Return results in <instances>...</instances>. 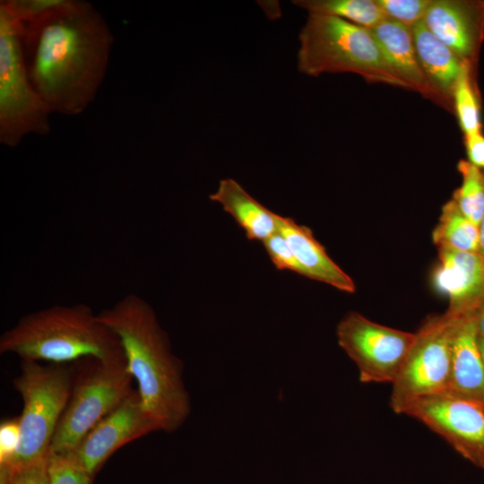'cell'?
I'll use <instances>...</instances> for the list:
<instances>
[{
  "instance_id": "obj_5",
  "label": "cell",
  "mask_w": 484,
  "mask_h": 484,
  "mask_svg": "<svg viewBox=\"0 0 484 484\" xmlns=\"http://www.w3.org/2000/svg\"><path fill=\"white\" fill-rule=\"evenodd\" d=\"M72 368L70 397L53 436L49 454L71 453L98 422L134 390L126 363L89 357L75 361Z\"/></svg>"
},
{
  "instance_id": "obj_29",
  "label": "cell",
  "mask_w": 484,
  "mask_h": 484,
  "mask_svg": "<svg viewBox=\"0 0 484 484\" xmlns=\"http://www.w3.org/2000/svg\"><path fill=\"white\" fill-rule=\"evenodd\" d=\"M475 323L478 334L484 338V303L475 312Z\"/></svg>"
},
{
  "instance_id": "obj_14",
  "label": "cell",
  "mask_w": 484,
  "mask_h": 484,
  "mask_svg": "<svg viewBox=\"0 0 484 484\" xmlns=\"http://www.w3.org/2000/svg\"><path fill=\"white\" fill-rule=\"evenodd\" d=\"M480 18L479 10L471 3L433 0L423 21L440 41L466 61L480 39Z\"/></svg>"
},
{
  "instance_id": "obj_25",
  "label": "cell",
  "mask_w": 484,
  "mask_h": 484,
  "mask_svg": "<svg viewBox=\"0 0 484 484\" xmlns=\"http://www.w3.org/2000/svg\"><path fill=\"white\" fill-rule=\"evenodd\" d=\"M47 458L19 465L0 466V484H49Z\"/></svg>"
},
{
  "instance_id": "obj_30",
  "label": "cell",
  "mask_w": 484,
  "mask_h": 484,
  "mask_svg": "<svg viewBox=\"0 0 484 484\" xmlns=\"http://www.w3.org/2000/svg\"><path fill=\"white\" fill-rule=\"evenodd\" d=\"M479 228V253L484 258V213L478 225Z\"/></svg>"
},
{
  "instance_id": "obj_15",
  "label": "cell",
  "mask_w": 484,
  "mask_h": 484,
  "mask_svg": "<svg viewBox=\"0 0 484 484\" xmlns=\"http://www.w3.org/2000/svg\"><path fill=\"white\" fill-rule=\"evenodd\" d=\"M370 31L386 64L406 89L438 99L419 64L411 28L386 18Z\"/></svg>"
},
{
  "instance_id": "obj_26",
  "label": "cell",
  "mask_w": 484,
  "mask_h": 484,
  "mask_svg": "<svg viewBox=\"0 0 484 484\" xmlns=\"http://www.w3.org/2000/svg\"><path fill=\"white\" fill-rule=\"evenodd\" d=\"M264 245L278 270H288L300 274L299 264L286 238L279 231L267 238Z\"/></svg>"
},
{
  "instance_id": "obj_28",
  "label": "cell",
  "mask_w": 484,
  "mask_h": 484,
  "mask_svg": "<svg viewBox=\"0 0 484 484\" xmlns=\"http://www.w3.org/2000/svg\"><path fill=\"white\" fill-rule=\"evenodd\" d=\"M465 137L468 161L478 169H484V136L480 133Z\"/></svg>"
},
{
  "instance_id": "obj_21",
  "label": "cell",
  "mask_w": 484,
  "mask_h": 484,
  "mask_svg": "<svg viewBox=\"0 0 484 484\" xmlns=\"http://www.w3.org/2000/svg\"><path fill=\"white\" fill-rule=\"evenodd\" d=\"M458 169L462 182L453 200L465 217L479 225L484 213V175L480 169L465 160L459 162Z\"/></svg>"
},
{
  "instance_id": "obj_10",
  "label": "cell",
  "mask_w": 484,
  "mask_h": 484,
  "mask_svg": "<svg viewBox=\"0 0 484 484\" xmlns=\"http://www.w3.org/2000/svg\"><path fill=\"white\" fill-rule=\"evenodd\" d=\"M404 415L428 427L484 470V403L444 393L417 401Z\"/></svg>"
},
{
  "instance_id": "obj_3",
  "label": "cell",
  "mask_w": 484,
  "mask_h": 484,
  "mask_svg": "<svg viewBox=\"0 0 484 484\" xmlns=\"http://www.w3.org/2000/svg\"><path fill=\"white\" fill-rule=\"evenodd\" d=\"M0 352L66 364L84 358L126 363L119 338L85 304L55 305L22 316L0 337Z\"/></svg>"
},
{
  "instance_id": "obj_1",
  "label": "cell",
  "mask_w": 484,
  "mask_h": 484,
  "mask_svg": "<svg viewBox=\"0 0 484 484\" xmlns=\"http://www.w3.org/2000/svg\"><path fill=\"white\" fill-rule=\"evenodd\" d=\"M25 67L50 114L78 116L94 101L114 42L105 18L84 0H56L21 22Z\"/></svg>"
},
{
  "instance_id": "obj_9",
  "label": "cell",
  "mask_w": 484,
  "mask_h": 484,
  "mask_svg": "<svg viewBox=\"0 0 484 484\" xmlns=\"http://www.w3.org/2000/svg\"><path fill=\"white\" fill-rule=\"evenodd\" d=\"M338 343L356 365L362 383L396 378L415 333L373 322L357 312L347 314L336 329Z\"/></svg>"
},
{
  "instance_id": "obj_18",
  "label": "cell",
  "mask_w": 484,
  "mask_h": 484,
  "mask_svg": "<svg viewBox=\"0 0 484 484\" xmlns=\"http://www.w3.org/2000/svg\"><path fill=\"white\" fill-rule=\"evenodd\" d=\"M210 199L222 205L250 240L264 243L278 231L280 215L264 207L232 178L220 180Z\"/></svg>"
},
{
  "instance_id": "obj_22",
  "label": "cell",
  "mask_w": 484,
  "mask_h": 484,
  "mask_svg": "<svg viewBox=\"0 0 484 484\" xmlns=\"http://www.w3.org/2000/svg\"><path fill=\"white\" fill-rule=\"evenodd\" d=\"M453 99L465 136L481 133L480 108L471 83L468 66L456 82Z\"/></svg>"
},
{
  "instance_id": "obj_17",
  "label": "cell",
  "mask_w": 484,
  "mask_h": 484,
  "mask_svg": "<svg viewBox=\"0 0 484 484\" xmlns=\"http://www.w3.org/2000/svg\"><path fill=\"white\" fill-rule=\"evenodd\" d=\"M413 41L422 70L438 99L453 98L454 87L468 66L450 48L440 41L424 21L412 28Z\"/></svg>"
},
{
  "instance_id": "obj_6",
  "label": "cell",
  "mask_w": 484,
  "mask_h": 484,
  "mask_svg": "<svg viewBox=\"0 0 484 484\" xmlns=\"http://www.w3.org/2000/svg\"><path fill=\"white\" fill-rule=\"evenodd\" d=\"M13 384L22 398L23 408L19 416V446L13 461L6 465L26 464L47 458L70 397L72 366L22 360L21 373Z\"/></svg>"
},
{
  "instance_id": "obj_19",
  "label": "cell",
  "mask_w": 484,
  "mask_h": 484,
  "mask_svg": "<svg viewBox=\"0 0 484 484\" xmlns=\"http://www.w3.org/2000/svg\"><path fill=\"white\" fill-rule=\"evenodd\" d=\"M432 238L438 249L479 253L478 225L460 212L453 199L443 206Z\"/></svg>"
},
{
  "instance_id": "obj_20",
  "label": "cell",
  "mask_w": 484,
  "mask_h": 484,
  "mask_svg": "<svg viewBox=\"0 0 484 484\" xmlns=\"http://www.w3.org/2000/svg\"><path fill=\"white\" fill-rule=\"evenodd\" d=\"M309 14L329 15L371 30L388 18L376 0H297Z\"/></svg>"
},
{
  "instance_id": "obj_24",
  "label": "cell",
  "mask_w": 484,
  "mask_h": 484,
  "mask_svg": "<svg viewBox=\"0 0 484 484\" xmlns=\"http://www.w3.org/2000/svg\"><path fill=\"white\" fill-rule=\"evenodd\" d=\"M386 16L408 28L422 21L433 0H376Z\"/></svg>"
},
{
  "instance_id": "obj_23",
  "label": "cell",
  "mask_w": 484,
  "mask_h": 484,
  "mask_svg": "<svg viewBox=\"0 0 484 484\" xmlns=\"http://www.w3.org/2000/svg\"><path fill=\"white\" fill-rule=\"evenodd\" d=\"M48 472L49 484H92L94 478L68 454H49Z\"/></svg>"
},
{
  "instance_id": "obj_16",
  "label": "cell",
  "mask_w": 484,
  "mask_h": 484,
  "mask_svg": "<svg viewBox=\"0 0 484 484\" xmlns=\"http://www.w3.org/2000/svg\"><path fill=\"white\" fill-rule=\"evenodd\" d=\"M278 231L289 243L299 264L300 274L341 291H355L352 279L331 259L309 228L280 215Z\"/></svg>"
},
{
  "instance_id": "obj_11",
  "label": "cell",
  "mask_w": 484,
  "mask_h": 484,
  "mask_svg": "<svg viewBox=\"0 0 484 484\" xmlns=\"http://www.w3.org/2000/svg\"><path fill=\"white\" fill-rule=\"evenodd\" d=\"M156 431L146 416L137 390L98 422L68 454L95 476L108 457L127 443Z\"/></svg>"
},
{
  "instance_id": "obj_27",
  "label": "cell",
  "mask_w": 484,
  "mask_h": 484,
  "mask_svg": "<svg viewBox=\"0 0 484 484\" xmlns=\"http://www.w3.org/2000/svg\"><path fill=\"white\" fill-rule=\"evenodd\" d=\"M19 417L1 421L0 424V466L9 464L19 446Z\"/></svg>"
},
{
  "instance_id": "obj_31",
  "label": "cell",
  "mask_w": 484,
  "mask_h": 484,
  "mask_svg": "<svg viewBox=\"0 0 484 484\" xmlns=\"http://www.w3.org/2000/svg\"><path fill=\"white\" fill-rule=\"evenodd\" d=\"M478 346H479V350L480 353V358H481V361H482V365L484 368V338L480 337L479 334H478Z\"/></svg>"
},
{
  "instance_id": "obj_13",
  "label": "cell",
  "mask_w": 484,
  "mask_h": 484,
  "mask_svg": "<svg viewBox=\"0 0 484 484\" xmlns=\"http://www.w3.org/2000/svg\"><path fill=\"white\" fill-rule=\"evenodd\" d=\"M475 312L460 315L454 326L447 393L484 403V368L478 346Z\"/></svg>"
},
{
  "instance_id": "obj_4",
  "label": "cell",
  "mask_w": 484,
  "mask_h": 484,
  "mask_svg": "<svg viewBox=\"0 0 484 484\" xmlns=\"http://www.w3.org/2000/svg\"><path fill=\"white\" fill-rule=\"evenodd\" d=\"M298 39V67L302 73H353L372 82L406 88L368 29L334 16L309 14Z\"/></svg>"
},
{
  "instance_id": "obj_7",
  "label": "cell",
  "mask_w": 484,
  "mask_h": 484,
  "mask_svg": "<svg viewBox=\"0 0 484 484\" xmlns=\"http://www.w3.org/2000/svg\"><path fill=\"white\" fill-rule=\"evenodd\" d=\"M50 112L25 67L21 21L7 0L0 2V143L17 147L29 134L50 133Z\"/></svg>"
},
{
  "instance_id": "obj_2",
  "label": "cell",
  "mask_w": 484,
  "mask_h": 484,
  "mask_svg": "<svg viewBox=\"0 0 484 484\" xmlns=\"http://www.w3.org/2000/svg\"><path fill=\"white\" fill-rule=\"evenodd\" d=\"M98 316L119 338L143 409L156 431H177L190 415L191 400L183 362L172 352L153 308L130 293Z\"/></svg>"
},
{
  "instance_id": "obj_12",
  "label": "cell",
  "mask_w": 484,
  "mask_h": 484,
  "mask_svg": "<svg viewBox=\"0 0 484 484\" xmlns=\"http://www.w3.org/2000/svg\"><path fill=\"white\" fill-rule=\"evenodd\" d=\"M433 283L449 299L448 310L475 312L484 303V258L480 253L439 248Z\"/></svg>"
},
{
  "instance_id": "obj_8",
  "label": "cell",
  "mask_w": 484,
  "mask_h": 484,
  "mask_svg": "<svg viewBox=\"0 0 484 484\" xmlns=\"http://www.w3.org/2000/svg\"><path fill=\"white\" fill-rule=\"evenodd\" d=\"M464 314V313H463ZM460 313L429 317L415 333L411 347L392 384L390 407L403 414L419 400L447 393L452 338Z\"/></svg>"
}]
</instances>
